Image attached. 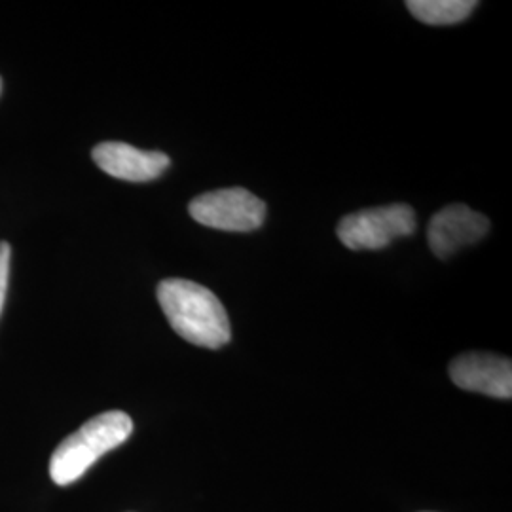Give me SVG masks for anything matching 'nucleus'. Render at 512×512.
<instances>
[{
  "label": "nucleus",
  "mask_w": 512,
  "mask_h": 512,
  "mask_svg": "<svg viewBox=\"0 0 512 512\" xmlns=\"http://www.w3.org/2000/svg\"><path fill=\"white\" fill-rule=\"evenodd\" d=\"M158 302L173 330L186 342L217 349L230 342V319L222 302L207 287L188 279H164Z\"/></svg>",
  "instance_id": "nucleus-1"
},
{
  "label": "nucleus",
  "mask_w": 512,
  "mask_h": 512,
  "mask_svg": "<svg viewBox=\"0 0 512 512\" xmlns=\"http://www.w3.org/2000/svg\"><path fill=\"white\" fill-rule=\"evenodd\" d=\"M133 433V421L126 412L112 410L86 421L55 448L50 459V476L57 486H69L93 463L118 448Z\"/></svg>",
  "instance_id": "nucleus-2"
},
{
  "label": "nucleus",
  "mask_w": 512,
  "mask_h": 512,
  "mask_svg": "<svg viewBox=\"0 0 512 512\" xmlns=\"http://www.w3.org/2000/svg\"><path fill=\"white\" fill-rule=\"evenodd\" d=\"M416 213L406 203H393L351 213L340 220L338 238L351 251H378L391 241L416 232Z\"/></svg>",
  "instance_id": "nucleus-3"
},
{
  "label": "nucleus",
  "mask_w": 512,
  "mask_h": 512,
  "mask_svg": "<svg viewBox=\"0 0 512 512\" xmlns=\"http://www.w3.org/2000/svg\"><path fill=\"white\" fill-rule=\"evenodd\" d=\"M192 219L222 232H255L266 219V203L245 188L213 190L192 200Z\"/></svg>",
  "instance_id": "nucleus-4"
},
{
  "label": "nucleus",
  "mask_w": 512,
  "mask_h": 512,
  "mask_svg": "<svg viewBox=\"0 0 512 512\" xmlns=\"http://www.w3.org/2000/svg\"><path fill=\"white\" fill-rule=\"evenodd\" d=\"M490 232V220L467 205H448L429 222L427 241L439 258H450Z\"/></svg>",
  "instance_id": "nucleus-5"
},
{
  "label": "nucleus",
  "mask_w": 512,
  "mask_h": 512,
  "mask_svg": "<svg viewBox=\"0 0 512 512\" xmlns=\"http://www.w3.org/2000/svg\"><path fill=\"white\" fill-rule=\"evenodd\" d=\"M452 382L465 389L495 399L512 397V363L490 353H467L452 361Z\"/></svg>",
  "instance_id": "nucleus-6"
},
{
  "label": "nucleus",
  "mask_w": 512,
  "mask_h": 512,
  "mask_svg": "<svg viewBox=\"0 0 512 512\" xmlns=\"http://www.w3.org/2000/svg\"><path fill=\"white\" fill-rule=\"evenodd\" d=\"M93 162L114 179L147 183L158 179L171 164L169 156L158 150H139L128 143H101L93 148Z\"/></svg>",
  "instance_id": "nucleus-7"
},
{
  "label": "nucleus",
  "mask_w": 512,
  "mask_h": 512,
  "mask_svg": "<svg viewBox=\"0 0 512 512\" xmlns=\"http://www.w3.org/2000/svg\"><path fill=\"white\" fill-rule=\"evenodd\" d=\"M406 8L427 25H454L469 18L476 8L473 0H410Z\"/></svg>",
  "instance_id": "nucleus-8"
},
{
  "label": "nucleus",
  "mask_w": 512,
  "mask_h": 512,
  "mask_svg": "<svg viewBox=\"0 0 512 512\" xmlns=\"http://www.w3.org/2000/svg\"><path fill=\"white\" fill-rule=\"evenodd\" d=\"M10 256L12 249L6 241H0V313L4 308L6 291H8V277H10Z\"/></svg>",
  "instance_id": "nucleus-9"
},
{
  "label": "nucleus",
  "mask_w": 512,
  "mask_h": 512,
  "mask_svg": "<svg viewBox=\"0 0 512 512\" xmlns=\"http://www.w3.org/2000/svg\"><path fill=\"white\" fill-rule=\"evenodd\" d=\"M0 92H2V80H0Z\"/></svg>",
  "instance_id": "nucleus-10"
}]
</instances>
